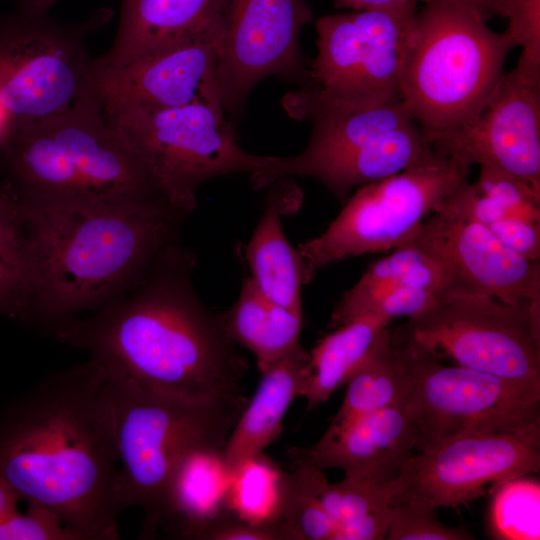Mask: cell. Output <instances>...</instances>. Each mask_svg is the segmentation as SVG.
<instances>
[{
	"label": "cell",
	"mask_w": 540,
	"mask_h": 540,
	"mask_svg": "<svg viewBox=\"0 0 540 540\" xmlns=\"http://www.w3.org/2000/svg\"><path fill=\"white\" fill-rule=\"evenodd\" d=\"M489 526L493 538L538 540L540 537V483L522 475L492 486Z\"/></svg>",
	"instance_id": "f546056e"
},
{
	"label": "cell",
	"mask_w": 540,
	"mask_h": 540,
	"mask_svg": "<svg viewBox=\"0 0 540 540\" xmlns=\"http://www.w3.org/2000/svg\"><path fill=\"white\" fill-rule=\"evenodd\" d=\"M391 333V332H390ZM392 344L409 376L416 451L462 435L540 431V389Z\"/></svg>",
	"instance_id": "8fae6325"
},
{
	"label": "cell",
	"mask_w": 540,
	"mask_h": 540,
	"mask_svg": "<svg viewBox=\"0 0 540 540\" xmlns=\"http://www.w3.org/2000/svg\"><path fill=\"white\" fill-rule=\"evenodd\" d=\"M0 540H82L57 514L44 506L28 504L0 520Z\"/></svg>",
	"instance_id": "d590c367"
},
{
	"label": "cell",
	"mask_w": 540,
	"mask_h": 540,
	"mask_svg": "<svg viewBox=\"0 0 540 540\" xmlns=\"http://www.w3.org/2000/svg\"><path fill=\"white\" fill-rule=\"evenodd\" d=\"M404 243L434 267L440 300L489 296L509 304L540 302V262L510 250L477 221L438 207Z\"/></svg>",
	"instance_id": "5bb4252c"
},
{
	"label": "cell",
	"mask_w": 540,
	"mask_h": 540,
	"mask_svg": "<svg viewBox=\"0 0 540 540\" xmlns=\"http://www.w3.org/2000/svg\"><path fill=\"white\" fill-rule=\"evenodd\" d=\"M290 477L263 453L245 460L231 475L226 510L242 521L273 529L283 540L280 526Z\"/></svg>",
	"instance_id": "83f0119b"
},
{
	"label": "cell",
	"mask_w": 540,
	"mask_h": 540,
	"mask_svg": "<svg viewBox=\"0 0 540 540\" xmlns=\"http://www.w3.org/2000/svg\"><path fill=\"white\" fill-rule=\"evenodd\" d=\"M434 508L417 503L390 506L388 540H467L474 537L461 528L449 527L436 516Z\"/></svg>",
	"instance_id": "e575fe53"
},
{
	"label": "cell",
	"mask_w": 540,
	"mask_h": 540,
	"mask_svg": "<svg viewBox=\"0 0 540 540\" xmlns=\"http://www.w3.org/2000/svg\"><path fill=\"white\" fill-rule=\"evenodd\" d=\"M416 13L352 10L316 22L317 55L309 90L350 105H380L402 100L401 73Z\"/></svg>",
	"instance_id": "7c38bea8"
},
{
	"label": "cell",
	"mask_w": 540,
	"mask_h": 540,
	"mask_svg": "<svg viewBox=\"0 0 540 540\" xmlns=\"http://www.w3.org/2000/svg\"><path fill=\"white\" fill-rule=\"evenodd\" d=\"M262 216L245 247L251 278L273 302L303 316L301 288L305 285L298 249L289 243L281 217L293 211L301 193L286 179L272 183Z\"/></svg>",
	"instance_id": "ffe728a7"
},
{
	"label": "cell",
	"mask_w": 540,
	"mask_h": 540,
	"mask_svg": "<svg viewBox=\"0 0 540 540\" xmlns=\"http://www.w3.org/2000/svg\"><path fill=\"white\" fill-rule=\"evenodd\" d=\"M107 377L120 465L119 506L121 511L141 507L143 535L150 537L181 457L195 447L223 449L249 399L192 401Z\"/></svg>",
	"instance_id": "8992f818"
},
{
	"label": "cell",
	"mask_w": 540,
	"mask_h": 540,
	"mask_svg": "<svg viewBox=\"0 0 540 540\" xmlns=\"http://www.w3.org/2000/svg\"><path fill=\"white\" fill-rule=\"evenodd\" d=\"M479 168L472 183L478 194L500 206L509 217L540 222V190L495 167Z\"/></svg>",
	"instance_id": "d6a6232c"
},
{
	"label": "cell",
	"mask_w": 540,
	"mask_h": 540,
	"mask_svg": "<svg viewBox=\"0 0 540 540\" xmlns=\"http://www.w3.org/2000/svg\"><path fill=\"white\" fill-rule=\"evenodd\" d=\"M512 45L471 11L424 3L408 36L401 96L426 137L473 121L492 97Z\"/></svg>",
	"instance_id": "5b68a950"
},
{
	"label": "cell",
	"mask_w": 540,
	"mask_h": 540,
	"mask_svg": "<svg viewBox=\"0 0 540 540\" xmlns=\"http://www.w3.org/2000/svg\"><path fill=\"white\" fill-rule=\"evenodd\" d=\"M280 527L283 540H334L335 522L296 468L291 473Z\"/></svg>",
	"instance_id": "1f68e13d"
},
{
	"label": "cell",
	"mask_w": 540,
	"mask_h": 540,
	"mask_svg": "<svg viewBox=\"0 0 540 540\" xmlns=\"http://www.w3.org/2000/svg\"><path fill=\"white\" fill-rule=\"evenodd\" d=\"M441 157L433 150L419 124L414 122L360 153L314 167L307 176L320 180L344 204L355 188Z\"/></svg>",
	"instance_id": "cb8c5ba5"
},
{
	"label": "cell",
	"mask_w": 540,
	"mask_h": 540,
	"mask_svg": "<svg viewBox=\"0 0 540 540\" xmlns=\"http://www.w3.org/2000/svg\"><path fill=\"white\" fill-rule=\"evenodd\" d=\"M102 108V107H101ZM162 196L190 214L198 187L218 176L266 168L273 156L243 150L218 96L166 109H103Z\"/></svg>",
	"instance_id": "52a82bcc"
},
{
	"label": "cell",
	"mask_w": 540,
	"mask_h": 540,
	"mask_svg": "<svg viewBox=\"0 0 540 540\" xmlns=\"http://www.w3.org/2000/svg\"><path fill=\"white\" fill-rule=\"evenodd\" d=\"M390 332L395 342L438 359L540 389V302L450 297Z\"/></svg>",
	"instance_id": "9c48e42d"
},
{
	"label": "cell",
	"mask_w": 540,
	"mask_h": 540,
	"mask_svg": "<svg viewBox=\"0 0 540 540\" xmlns=\"http://www.w3.org/2000/svg\"><path fill=\"white\" fill-rule=\"evenodd\" d=\"M432 0H423L426 3ZM453 2L488 22L495 16H501L504 0H446Z\"/></svg>",
	"instance_id": "60d3db41"
},
{
	"label": "cell",
	"mask_w": 540,
	"mask_h": 540,
	"mask_svg": "<svg viewBox=\"0 0 540 540\" xmlns=\"http://www.w3.org/2000/svg\"><path fill=\"white\" fill-rule=\"evenodd\" d=\"M59 0H41V4L44 8L50 10Z\"/></svg>",
	"instance_id": "ee69618b"
},
{
	"label": "cell",
	"mask_w": 540,
	"mask_h": 540,
	"mask_svg": "<svg viewBox=\"0 0 540 540\" xmlns=\"http://www.w3.org/2000/svg\"><path fill=\"white\" fill-rule=\"evenodd\" d=\"M417 441V425L406 401L342 425L330 424L315 444L290 447L288 456L293 465L340 468L345 478L387 487L403 471Z\"/></svg>",
	"instance_id": "ac0fdd59"
},
{
	"label": "cell",
	"mask_w": 540,
	"mask_h": 540,
	"mask_svg": "<svg viewBox=\"0 0 540 540\" xmlns=\"http://www.w3.org/2000/svg\"><path fill=\"white\" fill-rule=\"evenodd\" d=\"M308 360L309 354L287 358L261 372L259 385L222 451L230 475L242 462L263 453L279 438L290 404L301 395Z\"/></svg>",
	"instance_id": "7402d4cb"
},
{
	"label": "cell",
	"mask_w": 540,
	"mask_h": 540,
	"mask_svg": "<svg viewBox=\"0 0 540 540\" xmlns=\"http://www.w3.org/2000/svg\"><path fill=\"white\" fill-rule=\"evenodd\" d=\"M201 540H280L268 527L242 521L226 511L203 534Z\"/></svg>",
	"instance_id": "74e56055"
},
{
	"label": "cell",
	"mask_w": 540,
	"mask_h": 540,
	"mask_svg": "<svg viewBox=\"0 0 540 540\" xmlns=\"http://www.w3.org/2000/svg\"><path fill=\"white\" fill-rule=\"evenodd\" d=\"M470 167L442 156L357 188L318 237L297 249L305 285L324 267L366 253L393 250L460 185Z\"/></svg>",
	"instance_id": "30bf717a"
},
{
	"label": "cell",
	"mask_w": 540,
	"mask_h": 540,
	"mask_svg": "<svg viewBox=\"0 0 540 540\" xmlns=\"http://www.w3.org/2000/svg\"><path fill=\"white\" fill-rule=\"evenodd\" d=\"M195 264V255L176 240L114 301L50 329L61 342L86 351L109 377L192 401L243 398L247 363L222 314L208 310L196 294Z\"/></svg>",
	"instance_id": "6da1fadb"
},
{
	"label": "cell",
	"mask_w": 540,
	"mask_h": 540,
	"mask_svg": "<svg viewBox=\"0 0 540 540\" xmlns=\"http://www.w3.org/2000/svg\"><path fill=\"white\" fill-rule=\"evenodd\" d=\"M540 471V431L483 432L417 451L392 482L391 505L456 508L488 485Z\"/></svg>",
	"instance_id": "4fadbf2b"
},
{
	"label": "cell",
	"mask_w": 540,
	"mask_h": 540,
	"mask_svg": "<svg viewBox=\"0 0 540 540\" xmlns=\"http://www.w3.org/2000/svg\"><path fill=\"white\" fill-rule=\"evenodd\" d=\"M318 496L322 506L337 525L391 506V489L365 481L343 478L330 483L323 471L307 465H293Z\"/></svg>",
	"instance_id": "4dcf8cb0"
},
{
	"label": "cell",
	"mask_w": 540,
	"mask_h": 540,
	"mask_svg": "<svg viewBox=\"0 0 540 540\" xmlns=\"http://www.w3.org/2000/svg\"><path fill=\"white\" fill-rule=\"evenodd\" d=\"M119 472L109 381L92 358L50 373L0 411V478L82 540L120 538Z\"/></svg>",
	"instance_id": "7a4b0ae2"
},
{
	"label": "cell",
	"mask_w": 540,
	"mask_h": 540,
	"mask_svg": "<svg viewBox=\"0 0 540 540\" xmlns=\"http://www.w3.org/2000/svg\"><path fill=\"white\" fill-rule=\"evenodd\" d=\"M390 507L336 525L334 540H382L388 529Z\"/></svg>",
	"instance_id": "f35d334b"
},
{
	"label": "cell",
	"mask_w": 540,
	"mask_h": 540,
	"mask_svg": "<svg viewBox=\"0 0 540 540\" xmlns=\"http://www.w3.org/2000/svg\"><path fill=\"white\" fill-rule=\"evenodd\" d=\"M221 14L194 36L118 68L92 61L89 88L103 109H166L218 96ZM220 98V97H219Z\"/></svg>",
	"instance_id": "e0dca14e"
},
{
	"label": "cell",
	"mask_w": 540,
	"mask_h": 540,
	"mask_svg": "<svg viewBox=\"0 0 540 540\" xmlns=\"http://www.w3.org/2000/svg\"><path fill=\"white\" fill-rule=\"evenodd\" d=\"M222 0H121L118 30L110 49L93 59L118 68L182 42L207 27Z\"/></svg>",
	"instance_id": "d6986e66"
},
{
	"label": "cell",
	"mask_w": 540,
	"mask_h": 540,
	"mask_svg": "<svg viewBox=\"0 0 540 540\" xmlns=\"http://www.w3.org/2000/svg\"><path fill=\"white\" fill-rule=\"evenodd\" d=\"M223 26L215 82L225 111L237 113L267 76L309 77L299 49L312 20L305 0H222Z\"/></svg>",
	"instance_id": "9a60e30c"
},
{
	"label": "cell",
	"mask_w": 540,
	"mask_h": 540,
	"mask_svg": "<svg viewBox=\"0 0 540 540\" xmlns=\"http://www.w3.org/2000/svg\"><path fill=\"white\" fill-rule=\"evenodd\" d=\"M423 0H334L338 8L352 10H392L416 13L417 5Z\"/></svg>",
	"instance_id": "ab89813d"
},
{
	"label": "cell",
	"mask_w": 540,
	"mask_h": 540,
	"mask_svg": "<svg viewBox=\"0 0 540 540\" xmlns=\"http://www.w3.org/2000/svg\"><path fill=\"white\" fill-rule=\"evenodd\" d=\"M1 151L23 201H167L89 85L69 108L15 127Z\"/></svg>",
	"instance_id": "277c9868"
},
{
	"label": "cell",
	"mask_w": 540,
	"mask_h": 540,
	"mask_svg": "<svg viewBox=\"0 0 540 540\" xmlns=\"http://www.w3.org/2000/svg\"><path fill=\"white\" fill-rule=\"evenodd\" d=\"M389 324L379 316L366 315L335 328L309 352L301 388L307 411L327 402L370 349L379 331Z\"/></svg>",
	"instance_id": "484cf974"
},
{
	"label": "cell",
	"mask_w": 540,
	"mask_h": 540,
	"mask_svg": "<svg viewBox=\"0 0 540 540\" xmlns=\"http://www.w3.org/2000/svg\"><path fill=\"white\" fill-rule=\"evenodd\" d=\"M501 17L508 20L503 32L512 47H521L516 68L540 77V0H504Z\"/></svg>",
	"instance_id": "836d02e7"
},
{
	"label": "cell",
	"mask_w": 540,
	"mask_h": 540,
	"mask_svg": "<svg viewBox=\"0 0 540 540\" xmlns=\"http://www.w3.org/2000/svg\"><path fill=\"white\" fill-rule=\"evenodd\" d=\"M488 228L510 250L528 260L539 261L540 222L505 217L492 223Z\"/></svg>",
	"instance_id": "8d00e7d4"
},
{
	"label": "cell",
	"mask_w": 540,
	"mask_h": 540,
	"mask_svg": "<svg viewBox=\"0 0 540 540\" xmlns=\"http://www.w3.org/2000/svg\"><path fill=\"white\" fill-rule=\"evenodd\" d=\"M427 139L442 156L495 167L540 190V77L516 67L503 73L473 121Z\"/></svg>",
	"instance_id": "2e32d148"
},
{
	"label": "cell",
	"mask_w": 540,
	"mask_h": 540,
	"mask_svg": "<svg viewBox=\"0 0 540 540\" xmlns=\"http://www.w3.org/2000/svg\"><path fill=\"white\" fill-rule=\"evenodd\" d=\"M11 132L12 126L0 105V150L3 148Z\"/></svg>",
	"instance_id": "7bdbcfd3"
},
{
	"label": "cell",
	"mask_w": 540,
	"mask_h": 540,
	"mask_svg": "<svg viewBox=\"0 0 540 540\" xmlns=\"http://www.w3.org/2000/svg\"><path fill=\"white\" fill-rule=\"evenodd\" d=\"M19 498L0 478V520L17 510Z\"/></svg>",
	"instance_id": "b9f144b4"
},
{
	"label": "cell",
	"mask_w": 540,
	"mask_h": 540,
	"mask_svg": "<svg viewBox=\"0 0 540 540\" xmlns=\"http://www.w3.org/2000/svg\"><path fill=\"white\" fill-rule=\"evenodd\" d=\"M222 451L195 447L181 457L169 482L157 530L163 526L172 537L201 539L227 511L225 499L231 475Z\"/></svg>",
	"instance_id": "44dd1931"
},
{
	"label": "cell",
	"mask_w": 540,
	"mask_h": 540,
	"mask_svg": "<svg viewBox=\"0 0 540 540\" xmlns=\"http://www.w3.org/2000/svg\"><path fill=\"white\" fill-rule=\"evenodd\" d=\"M222 316L229 338L255 356L260 373L309 354L300 343L303 316L270 300L251 277L244 279L235 304Z\"/></svg>",
	"instance_id": "603a6c76"
},
{
	"label": "cell",
	"mask_w": 540,
	"mask_h": 540,
	"mask_svg": "<svg viewBox=\"0 0 540 540\" xmlns=\"http://www.w3.org/2000/svg\"><path fill=\"white\" fill-rule=\"evenodd\" d=\"M406 285L427 287L439 296L434 267L421 251L403 243L391 254L374 261L358 282L343 294L331 314L329 328L335 329L372 315L388 295Z\"/></svg>",
	"instance_id": "4316f807"
},
{
	"label": "cell",
	"mask_w": 540,
	"mask_h": 540,
	"mask_svg": "<svg viewBox=\"0 0 540 540\" xmlns=\"http://www.w3.org/2000/svg\"><path fill=\"white\" fill-rule=\"evenodd\" d=\"M112 15L101 8L67 24L41 0H18L15 13L0 16V105L12 130L65 110L84 94L93 61L85 39Z\"/></svg>",
	"instance_id": "ba28073f"
},
{
	"label": "cell",
	"mask_w": 540,
	"mask_h": 540,
	"mask_svg": "<svg viewBox=\"0 0 540 540\" xmlns=\"http://www.w3.org/2000/svg\"><path fill=\"white\" fill-rule=\"evenodd\" d=\"M345 385V397L332 425H342L407 401L409 376L392 344L388 326L379 331Z\"/></svg>",
	"instance_id": "d4e9b609"
},
{
	"label": "cell",
	"mask_w": 540,
	"mask_h": 540,
	"mask_svg": "<svg viewBox=\"0 0 540 540\" xmlns=\"http://www.w3.org/2000/svg\"><path fill=\"white\" fill-rule=\"evenodd\" d=\"M29 237L20 198L12 186H0V315L28 320Z\"/></svg>",
	"instance_id": "f1b7e54d"
},
{
	"label": "cell",
	"mask_w": 540,
	"mask_h": 540,
	"mask_svg": "<svg viewBox=\"0 0 540 540\" xmlns=\"http://www.w3.org/2000/svg\"><path fill=\"white\" fill-rule=\"evenodd\" d=\"M29 237L28 320L49 328L96 312L132 287L186 215L162 199L21 200Z\"/></svg>",
	"instance_id": "3957f363"
}]
</instances>
